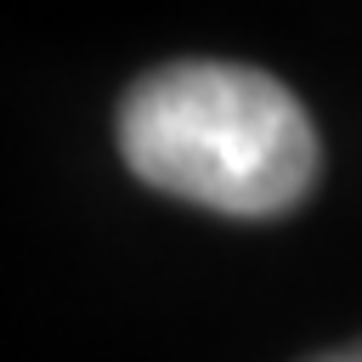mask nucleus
<instances>
[{
  "label": "nucleus",
  "instance_id": "1",
  "mask_svg": "<svg viewBox=\"0 0 362 362\" xmlns=\"http://www.w3.org/2000/svg\"><path fill=\"white\" fill-rule=\"evenodd\" d=\"M119 153L147 187L238 221L294 209L322 170L300 96L249 62L141 74L119 102Z\"/></svg>",
  "mask_w": 362,
  "mask_h": 362
},
{
  "label": "nucleus",
  "instance_id": "2",
  "mask_svg": "<svg viewBox=\"0 0 362 362\" xmlns=\"http://www.w3.org/2000/svg\"><path fill=\"white\" fill-rule=\"evenodd\" d=\"M311 362H362V345H345V351H328V356H311Z\"/></svg>",
  "mask_w": 362,
  "mask_h": 362
}]
</instances>
